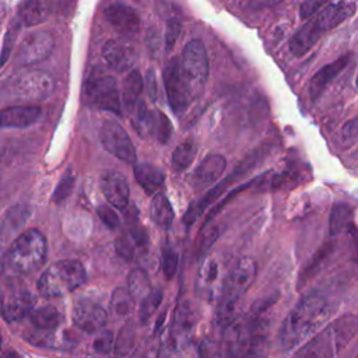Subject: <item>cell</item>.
<instances>
[{"instance_id": "f1b7e54d", "label": "cell", "mask_w": 358, "mask_h": 358, "mask_svg": "<svg viewBox=\"0 0 358 358\" xmlns=\"http://www.w3.org/2000/svg\"><path fill=\"white\" fill-rule=\"evenodd\" d=\"M133 129L138 133L140 137H145L152 133L154 127V110H150L144 101H140L131 117Z\"/></svg>"}, {"instance_id": "7a4b0ae2", "label": "cell", "mask_w": 358, "mask_h": 358, "mask_svg": "<svg viewBox=\"0 0 358 358\" xmlns=\"http://www.w3.org/2000/svg\"><path fill=\"white\" fill-rule=\"evenodd\" d=\"M268 305L253 306L250 312L236 319L225 330L222 343L225 358H260L267 338L268 320L266 310Z\"/></svg>"}, {"instance_id": "8992f818", "label": "cell", "mask_w": 358, "mask_h": 358, "mask_svg": "<svg viewBox=\"0 0 358 358\" xmlns=\"http://www.w3.org/2000/svg\"><path fill=\"white\" fill-rule=\"evenodd\" d=\"M45 235L35 228L20 234L4 255V266L14 274L27 275L41 268L46 260Z\"/></svg>"}, {"instance_id": "5bb4252c", "label": "cell", "mask_w": 358, "mask_h": 358, "mask_svg": "<svg viewBox=\"0 0 358 358\" xmlns=\"http://www.w3.org/2000/svg\"><path fill=\"white\" fill-rule=\"evenodd\" d=\"M102 55L106 64L119 73H130L137 62L136 46L127 38H113L106 41Z\"/></svg>"}, {"instance_id": "603a6c76", "label": "cell", "mask_w": 358, "mask_h": 358, "mask_svg": "<svg viewBox=\"0 0 358 358\" xmlns=\"http://www.w3.org/2000/svg\"><path fill=\"white\" fill-rule=\"evenodd\" d=\"M144 80L138 70L133 69L123 80L122 84V103L126 112L133 113L140 103V95L143 92Z\"/></svg>"}, {"instance_id": "9a60e30c", "label": "cell", "mask_w": 358, "mask_h": 358, "mask_svg": "<svg viewBox=\"0 0 358 358\" xmlns=\"http://www.w3.org/2000/svg\"><path fill=\"white\" fill-rule=\"evenodd\" d=\"M108 22L123 35V38H133L140 32L141 20L136 8L124 3H110L103 10Z\"/></svg>"}, {"instance_id": "3957f363", "label": "cell", "mask_w": 358, "mask_h": 358, "mask_svg": "<svg viewBox=\"0 0 358 358\" xmlns=\"http://www.w3.org/2000/svg\"><path fill=\"white\" fill-rule=\"evenodd\" d=\"M256 271V262L250 257H242L225 277L215 310V319L221 327L227 329L238 319L241 299L252 285Z\"/></svg>"}, {"instance_id": "d6a6232c", "label": "cell", "mask_w": 358, "mask_h": 358, "mask_svg": "<svg viewBox=\"0 0 358 358\" xmlns=\"http://www.w3.org/2000/svg\"><path fill=\"white\" fill-rule=\"evenodd\" d=\"M133 298L129 294L127 289L117 287L115 288V291L112 292L110 296V309L117 315V316H126L130 309H131V303H133Z\"/></svg>"}, {"instance_id": "681fc988", "label": "cell", "mask_w": 358, "mask_h": 358, "mask_svg": "<svg viewBox=\"0 0 358 358\" xmlns=\"http://www.w3.org/2000/svg\"><path fill=\"white\" fill-rule=\"evenodd\" d=\"M357 87H358V76H357Z\"/></svg>"}, {"instance_id": "d590c367", "label": "cell", "mask_w": 358, "mask_h": 358, "mask_svg": "<svg viewBox=\"0 0 358 358\" xmlns=\"http://www.w3.org/2000/svg\"><path fill=\"white\" fill-rule=\"evenodd\" d=\"M74 182H76V175L71 169H67L64 172V175L62 176V179L59 180L55 192H53V196H52V200L56 203V204H60L62 201H64L73 192V187H74Z\"/></svg>"}, {"instance_id": "484cf974", "label": "cell", "mask_w": 358, "mask_h": 358, "mask_svg": "<svg viewBox=\"0 0 358 358\" xmlns=\"http://www.w3.org/2000/svg\"><path fill=\"white\" fill-rule=\"evenodd\" d=\"M150 215L154 224L161 229L168 231L171 228L175 214L168 197L164 193H158L154 196L150 207Z\"/></svg>"}, {"instance_id": "ac0fdd59", "label": "cell", "mask_w": 358, "mask_h": 358, "mask_svg": "<svg viewBox=\"0 0 358 358\" xmlns=\"http://www.w3.org/2000/svg\"><path fill=\"white\" fill-rule=\"evenodd\" d=\"M99 185L109 204H112L115 208H119V210H124L127 207L130 189L123 175L115 171H106L102 173Z\"/></svg>"}, {"instance_id": "4dcf8cb0", "label": "cell", "mask_w": 358, "mask_h": 358, "mask_svg": "<svg viewBox=\"0 0 358 358\" xmlns=\"http://www.w3.org/2000/svg\"><path fill=\"white\" fill-rule=\"evenodd\" d=\"M196 322V313L193 306L189 302H183L176 313V320H175V333L176 334H183L189 333L192 326Z\"/></svg>"}, {"instance_id": "d6986e66", "label": "cell", "mask_w": 358, "mask_h": 358, "mask_svg": "<svg viewBox=\"0 0 358 358\" xmlns=\"http://www.w3.org/2000/svg\"><path fill=\"white\" fill-rule=\"evenodd\" d=\"M227 168V159L221 154L207 155L193 171L190 182L196 187H206L217 182Z\"/></svg>"}, {"instance_id": "ee69618b", "label": "cell", "mask_w": 358, "mask_h": 358, "mask_svg": "<svg viewBox=\"0 0 358 358\" xmlns=\"http://www.w3.org/2000/svg\"><path fill=\"white\" fill-rule=\"evenodd\" d=\"M17 32H18V25H13L8 28L6 36H4V42H3V50H1V63L4 64L8 59V53L13 48V43H14V39L17 36Z\"/></svg>"}, {"instance_id": "4fadbf2b", "label": "cell", "mask_w": 358, "mask_h": 358, "mask_svg": "<svg viewBox=\"0 0 358 358\" xmlns=\"http://www.w3.org/2000/svg\"><path fill=\"white\" fill-rule=\"evenodd\" d=\"M55 42L49 32L38 31L28 34L18 45L14 62L20 67H28L45 60L53 50Z\"/></svg>"}, {"instance_id": "7dc6e473", "label": "cell", "mask_w": 358, "mask_h": 358, "mask_svg": "<svg viewBox=\"0 0 358 358\" xmlns=\"http://www.w3.org/2000/svg\"><path fill=\"white\" fill-rule=\"evenodd\" d=\"M3 358H20L14 351H8V352H6L4 354V357Z\"/></svg>"}, {"instance_id": "8fae6325", "label": "cell", "mask_w": 358, "mask_h": 358, "mask_svg": "<svg viewBox=\"0 0 358 358\" xmlns=\"http://www.w3.org/2000/svg\"><path fill=\"white\" fill-rule=\"evenodd\" d=\"M180 63L194 95H199L208 77V59L204 43L200 39L189 41L183 48Z\"/></svg>"}, {"instance_id": "8d00e7d4", "label": "cell", "mask_w": 358, "mask_h": 358, "mask_svg": "<svg viewBox=\"0 0 358 358\" xmlns=\"http://www.w3.org/2000/svg\"><path fill=\"white\" fill-rule=\"evenodd\" d=\"M161 302H162V291L161 289H152L150 292V295L141 301L140 313H138L141 323L147 322L154 315V312L158 309Z\"/></svg>"}, {"instance_id": "74e56055", "label": "cell", "mask_w": 358, "mask_h": 358, "mask_svg": "<svg viewBox=\"0 0 358 358\" xmlns=\"http://www.w3.org/2000/svg\"><path fill=\"white\" fill-rule=\"evenodd\" d=\"M179 255L172 248H165L162 253V270L166 280H172L176 274Z\"/></svg>"}, {"instance_id": "bcb514c9", "label": "cell", "mask_w": 358, "mask_h": 358, "mask_svg": "<svg viewBox=\"0 0 358 358\" xmlns=\"http://www.w3.org/2000/svg\"><path fill=\"white\" fill-rule=\"evenodd\" d=\"M145 90H147L148 96L155 102L157 98L159 96V94H158V83H157L154 69H150L145 74Z\"/></svg>"}, {"instance_id": "f35d334b", "label": "cell", "mask_w": 358, "mask_h": 358, "mask_svg": "<svg viewBox=\"0 0 358 358\" xmlns=\"http://www.w3.org/2000/svg\"><path fill=\"white\" fill-rule=\"evenodd\" d=\"M115 249H116V253H117L122 259H124L126 262H131L133 257H134L136 243L133 242V239L130 238V235L126 234V235L119 236V238L115 241Z\"/></svg>"}, {"instance_id": "f546056e", "label": "cell", "mask_w": 358, "mask_h": 358, "mask_svg": "<svg viewBox=\"0 0 358 358\" xmlns=\"http://www.w3.org/2000/svg\"><path fill=\"white\" fill-rule=\"evenodd\" d=\"M352 224V213L344 204H337L333 207L330 214V234L338 235L347 231Z\"/></svg>"}, {"instance_id": "ba28073f", "label": "cell", "mask_w": 358, "mask_h": 358, "mask_svg": "<svg viewBox=\"0 0 358 358\" xmlns=\"http://www.w3.org/2000/svg\"><path fill=\"white\" fill-rule=\"evenodd\" d=\"M55 90L53 77L39 69H21L10 76L3 85V94L14 101H43Z\"/></svg>"}, {"instance_id": "30bf717a", "label": "cell", "mask_w": 358, "mask_h": 358, "mask_svg": "<svg viewBox=\"0 0 358 358\" xmlns=\"http://www.w3.org/2000/svg\"><path fill=\"white\" fill-rule=\"evenodd\" d=\"M164 85L168 103L176 116H182L192 98L194 96L190 81L187 80L179 57H172L164 69Z\"/></svg>"}, {"instance_id": "4316f807", "label": "cell", "mask_w": 358, "mask_h": 358, "mask_svg": "<svg viewBox=\"0 0 358 358\" xmlns=\"http://www.w3.org/2000/svg\"><path fill=\"white\" fill-rule=\"evenodd\" d=\"M127 291L134 301H143L144 298H147L150 295V292L152 291L151 282H150L148 274L144 268L137 267L129 273Z\"/></svg>"}, {"instance_id": "60d3db41", "label": "cell", "mask_w": 358, "mask_h": 358, "mask_svg": "<svg viewBox=\"0 0 358 358\" xmlns=\"http://www.w3.org/2000/svg\"><path fill=\"white\" fill-rule=\"evenodd\" d=\"M113 344V333L110 330L101 331L92 341V350L98 354H106L110 351Z\"/></svg>"}, {"instance_id": "c3c4849f", "label": "cell", "mask_w": 358, "mask_h": 358, "mask_svg": "<svg viewBox=\"0 0 358 358\" xmlns=\"http://www.w3.org/2000/svg\"><path fill=\"white\" fill-rule=\"evenodd\" d=\"M144 358H157V354H155L154 351H151V352H148Z\"/></svg>"}, {"instance_id": "836d02e7", "label": "cell", "mask_w": 358, "mask_h": 358, "mask_svg": "<svg viewBox=\"0 0 358 358\" xmlns=\"http://www.w3.org/2000/svg\"><path fill=\"white\" fill-rule=\"evenodd\" d=\"M173 129L169 119L161 110H154V127L152 134L161 144H166L172 137Z\"/></svg>"}, {"instance_id": "52a82bcc", "label": "cell", "mask_w": 358, "mask_h": 358, "mask_svg": "<svg viewBox=\"0 0 358 358\" xmlns=\"http://www.w3.org/2000/svg\"><path fill=\"white\" fill-rule=\"evenodd\" d=\"M85 278L84 266L76 259H66L50 264L39 277L36 288L42 296L57 298L78 288Z\"/></svg>"}, {"instance_id": "7c38bea8", "label": "cell", "mask_w": 358, "mask_h": 358, "mask_svg": "<svg viewBox=\"0 0 358 358\" xmlns=\"http://www.w3.org/2000/svg\"><path fill=\"white\" fill-rule=\"evenodd\" d=\"M99 140L103 148L117 159L134 165L137 155L136 148L126 130L116 120H105L99 129Z\"/></svg>"}, {"instance_id": "ffe728a7", "label": "cell", "mask_w": 358, "mask_h": 358, "mask_svg": "<svg viewBox=\"0 0 358 358\" xmlns=\"http://www.w3.org/2000/svg\"><path fill=\"white\" fill-rule=\"evenodd\" d=\"M348 62H350V56L343 55L336 60H333L331 63L323 66L320 70H317L312 76L309 83V96L312 101H316L323 94L327 85L347 67Z\"/></svg>"}, {"instance_id": "2e32d148", "label": "cell", "mask_w": 358, "mask_h": 358, "mask_svg": "<svg viewBox=\"0 0 358 358\" xmlns=\"http://www.w3.org/2000/svg\"><path fill=\"white\" fill-rule=\"evenodd\" d=\"M73 323L83 331L95 333L106 323V310L96 302L80 299L73 306Z\"/></svg>"}, {"instance_id": "83f0119b", "label": "cell", "mask_w": 358, "mask_h": 358, "mask_svg": "<svg viewBox=\"0 0 358 358\" xmlns=\"http://www.w3.org/2000/svg\"><path fill=\"white\" fill-rule=\"evenodd\" d=\"M197 154V144L194 140L187 138L180 143L172 152V168L175 172H183L192 164Z\"/></svg>"}, {"instance_id": "7402d4cb", "label": "cell", "mask_w": 358, "mask_h": 358, "mask_svg": "<svg viewBox=\"0 0 358 358\" xmlns=\"http://www.w3.org/2000/svg\"><path fill=\"white\" fill-rule=\"evenodd\" d=\"M133 172L137 183L147 194H158V190L164 186L165 173L161 168L152 164H136Z\"/></svg>"}, {"instance_id": "6da1fadb", "label": "cell", "mask_w": 358, "mask_h": 358, "mask_svg": "<svg viewBox=\"0 0 358 358\" xmlns=\"http://www.w3.org/2000/svg\"><path fill=\"white\" fill-rule=\"evenodd\" d=\"M336 309V303L323 294L315 292L303 296L280 327L278 341L281 348L288 351L308 343L322 331Z\"/></svg>"}, {"instance_id": "e0dca14e", "label": "cell", "mask_w": 358, "mask_h": 358, "mask_svg": "<svg viewBox=\"0 0 358 358\" xmlns=\"http://www.w3.org/2000/svg\"><path fill=\"white\" fill-rule=\"evenodd\" d=\"M36 298L28 289H13L3 296L1 315L6 322H17L31 315Z\"/></svg>"}, {"instance_id": "cb8c5ba5", "label": "cell", "mask_w": 358, "mask_h": 358, "mask_svg": "<svg viewBox=\"0 0 358 358\" xmlns=\"http://www.w3.org/2000/svg\"><path fill=\"white\" fill-rule=\"evenodd\" d=\"M52 10V3L43 0H27L18 6V18L25 27L43 22Z\"/></svg>"}, {"instance_id": "e575fe53", "label": "cell", "mask_w": 358, "mask_h": 358, "mask_svg": "<svg viewBox=\"0 0 358 358\" xmlns=\"http://www.w3.org/2000/svg\"><path fill=\"white\" fill-rule=\"evenodd\" d=\"M29 214H31V208L25 204H17V206L11 207L4 217L3 229H6L8 227L13 231V229L21 227L25 222V220L29 217Z\"/></svg>"}, {"instance_id": "d4e9b609", "label": "cell", "mask_w": 358, "mask_h": 358, "mask_svg": "<svg viewBox=\"0 0 358 358\" xmlns=\"http://www.w3.org/2000/svg\"><path fill=\"white\" fill-rule=\"evenodd\" d=\"M31 323L42 331H50L57 329L64 316L62 313V310L57 306L53 305H46V306H41L38 309H34L29 315Z\"/></svg>"}, {"instance_id": "5b68a950", "label": "cell", "mask_w": 358, "mask_h": 358, "mask_svg": "<svg viewBox=\"0 0 358 358\" xmlns=\"http://www.w3.org/2000/svg\"><path fill=\"white\" fill-rule=\"evenodd\" d=\"M358 317L345 315L305 343L292 358H334L357 334Z\"/></svg>"}, {"instance_id": "1f68e13d", "label": "cell", "mask_w": 358, "mask_h": 358, "mask_svg": "<svg viewBox=\"0 0 358 358\" xmlns=\"http://www.w3.org/2000/svg\"><path fill=\"white\" fill-rule=\"evenodd\" d=\"M134 340H136V334H134V329L131 327V324H124L120 331L119 336L115 341L113 345V351L116 355L119 357H124L129 352H131L133 347H134Z\"/></svg>"}, {"instance_id": "277c9868", "label": "cell", "mask_w": 358, "mask_h": 358, "mask_svg": "<svg viewBox=\"0 0 358 358\" xmlns=\"http://www.w3.org/2000/svg\"><path fill=\"white\" fill-rule=\"evenodd\" d=\"M355 11V3H329L312 20L305 22L291 38L289 50L294 56L305 55L327 31L338 27Z\"/></svg>"}, {"instance_id": "ab89813d", "label": "cell", "mask_w": 358, "mask_h": 358, "mask_svg": "<svg viewBox=\"0 0 358 358\" xmlns=\"http://www.w3.org/2000/svg\"><path fill=\"white\" fill-rule=\"evenodd\" d=\"M96 214L109 229H116L120 225V218L117 213H115V210L106 204H101L96 208Z\"/></svg>"}, {"instance_id": "44dd1931", "label": "cell", "mask_w": 358, "mask_h": 358, "mask_svg": "<svg viewBox=\"0 0 358 358\" xmlns=\"http://www.w3.org/2000/svg\"><path fill=\"white\" fill-rule=\"evenodd\" d=\"M41 108L35 105H17L1 110L3 127H28L41 117Z\"/></svg>"}, {"instance_id": "f6af8a7d", "label": "cell", "mask_w": 358, "mask_h": 358, "mask_svg": "<svg viewBox=\"0 0 358 358\" xmlns=\"http://www.w3.org/2000/svg\"><path fill=\"white\" fill-rule=\"evenodd\" d=\"M327 4L329 3H326V1H312V0L303 1L299 8V15H301V18H309L315 13H317L320 8L326 7Z\"/></svg>"}, {"instance_id": "7bdbcfd3", "label": "cell", "mask_w": 358, "mask_h": 358, "mask_svg": "<svg viewBox=\"0 0 358 358\" xmlns=\"http://www.w3.org/2000/svg\"><path fill=\"white\" fill-rule=\"evenodd\" d=\"M180 32H182V22L179 20L172 18L166 22V32H165V48H166V50H171L175 46L178 38L180 36Z\"/></svg>"}, {"instance_id": "9c48e42d", "label": "cell", "mask_w": 358, "mask_h": 358, "mask_svg": "<svg viewBox=\"0 0 358 358\" xmlns=\"http://www.w3.org/2000/svg\"><path fill=\"white\" fill-rule=\"evenodd\" d=\"M83 96L87 105L92 108L122 115V96L116 80L103 69L95 67L90 71L84 81Z\"/></svg>"}, {"instance_id": "b9f144b4", "label": "cell", "mask_w": 358, "mask_h": 358, "mask_svg": "<svg viewBox=\"0 0 358 358\" xmlns=\"http://www.w3.org/2000/svg\"><path fill=\"white\" fill-rule=\"evenodd\" d=\"M217 264L214 260H208L204 263L203 268L200 270V277H199V288H208L217 278Z\"/></svg>"}]
</instances>
